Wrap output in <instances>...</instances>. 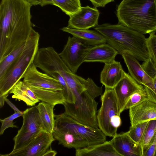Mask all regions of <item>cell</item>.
<instances>
[{
    "label": "cell",
    "mask_w": 156,
    "mask_h": 156,
    "mask_svg": "<svg viewBox=\"0 0 156 156\" xmlns=\"http://www.w3.org/2000/svg\"><path fill=\"white\" fill-rule=\"evenodd\" d=\"M100 12L97 8L89 6L81 7L70 16L67 27L73 29L87 30L98 25Z\"/></svg>",
    "instance_id": "obj_13"
},
{
    "label": "cell",
    "mask_w": 156,
    "mask_h": 156,
    "mask_svg": "<svg viewBox=\"0 0 156 156\" xmlns=\"http://www.w3.org/2000/svg\"><path fill=\"white\" fill-rule=\"evenodd\" d=\"M40 35L33 29L23 51L0 78V95L8 94L13 86L23 78L33 62L39 49Z\"/></svg>",
    "instance_id": "obj_5"
},
{
    "label": "cell",
    "mask_w": 156,
    "mask_h": 156,
    "mask_svg": "<svg viewBox=\"0 0 156 156\" xmlns=\"http://www.w3.org/2000/svg\"><path fill=\"white\" fill-rule=\"evenodd\" d=\"M28 39L27 41L14 49L3 60L0 62V78L4 75L9 67L22 53L27 44Z\"/></svg>",
    "instance_id": "obj_24"
},
{
    "label": "cell",
    "mask_w": 156,
    "mask_h": 156,
    "mask_svg": "<svg viewBox=\"0 0 156 156\" xmlns=\"http://www.w3.org/2000/svg\"><path fill=\"white\" fill-rule=\"evenodd\" d=\"M52 133L58 144L69 148L80 149L104 142L106 136L99 128L82 124L64 112L55 115Z\"/></svg>",
    "instance_id": "obj_2"
},
{
    "label": "cell",
    "mask_w": 156,
    "mask_h": 156,
    "mask_svg": "<svg viewBox=\"0 0 156 156\" xmlns=\"http://www.w3.org/2000/svg\"><path fill=\"white\" fill-rule=\"evenodd\" d=\"M156 130V120L148 121L140 143L143 155L149 146L155 139Z\"/></svg>",
    "instance_id": "obj_25"
},
{
    "label": "cell",
    "mask_w": 156,
    "mask_h": 156,
    "mask_svg": "<svg viewBox=\"0 0 156 156\" xmlns=\"http://www.w3.org/2000/svg\"><path fill=\"white\" fill-rule=\"evenodd\" d=\"M23 113L24 111L20 112L15 111V113L3 119H0L2 124L0 135H2L5 129L8 128H18L16 125H14L15 123L13 122V120L19 117L23 116Z\"/></svg>",
    "instance_id": "obj_31"
},
{
    "label": "cell",
    "mask_w": 156,
    "mask_h": 156,
    "mask_svg": "<svg viewBox=\"0 0 156 156\" xmlns=\"http://www.w3.org/2000/svg\"><path fill=\"white\" fill-rule=\"evenodd\" d=\"M144 87L147 93L148 98L129 109L131 126L156 120V97L147 87Z\"/></svg>",
    "instance_id": "obj_12"
},
{
    "label": "cell",
    "mask_w": 156,
    "mask_h": 156,
    "mask_svg": "<svg viewBox=\"0 0 156 156\" xmlns=\"http://www.w3.org/2000/svg\"><path fill=\"white\" fill-rule=\"evenodd\" d=\"M55 140L52 133L43 130L24 147L1 156H43Z\"/></svg>",
    "instance_id": "obj_11"
},
{
    "label": "cell",
    "mask_w": 156,
    "mask_h": 156,
    "mask_svg": "<svg viewBox=\"0 0 156 156\" xmlns=\"http://www.w3.org/2000/svg\"><path fill=\"white\" fill-rule=\"evenodd\" d=\"M110 140L121 156H143L140 144L133 140L127 132L117 134Z\"/></svg>",
    "instance_id": "obj_16"
},
{
    "label": "cell",
    "mask_w": 156,
    "mask_h": 156,
    "mask_svg": "<svg viewBox=\"0 0 156 156\" xmlns=\"http://www.w3.org/2000/svg\"><path fill=\"white\" fill-rule=\"evenodd\" d=\"M155 138H156V130L155 133Z\"/></svg>",
    "instance_id": "obj_41"
},
{
    "label": "cell",
    "mask_w": 156,
    "mask_h": 156,
    "mask_svg": "<svg viewBox=\"0 0 156 156\" xmlns=\"http://www.w3.org/2000/svg\"><path fill=\"white\" fill-rule=\"evenodd\" d=\"M61 30L72 34L73 36L82 40L87 44L93 46L107 43L104 36L96 30L77 29L68 27H63Z\"/></svg>",
    "instance_id": "obj_21"
},
{
    "label": "cell",
    "mask_w": 156,
    "mask_h": 156,
    "mask_svg": "<svg viewBox=\"0 0 156 156\" xmlns=\"http://www.w3.org/2000/svg\"><path fill=\"white\" fill-rule=\"evenodd\" d=\"M148 88L156 97V76L153 80L152 85L150 87Z\"/></svg>",
    "instance_id": "obj_34"
},
{
    "label": "cell",
    "mask_w": 156,
    "mask_h": 156,
    "mask_svg": "<svg viewBox=\"0 0 156 156\" xmlns=\"http://www.w3.org/2000/svg\"><path fill=\"white\" fill-rule=\"evenodd\" d=\"M113 88L121 114L124 111V108L131 95L137 91L143 89L144 87L125 72L121 79Z\"/></svg>",
    "instance_id": "obj_15"
},
{
    "label": "cell",
    "mask_w": 156,
    "mask_h": 156,
    "mask_svg": "<svg viewBox=\"0 0 156 156\" xmlns=\"http://www.w3.org/2000/svg\"><path fill=\"white\" fill-rule=\"evenodd\" d=\"M148 122L131 126L127 132L129 136L136 142L140 144L144 132Z\"/></svg>",
    "instance_id": "obj_27"
},
{
    "label": "cell",
    "mask_w": 156,
    "mask_h": 156,
    "mask_svg": "<svg viewBox=\"0 0 156 156\" xmlns=\"http://www.w3.org/2000/svg\"><path fill=\"white\" fill-rule=\"evenodd\" d=\"M94 6V7H104L108 3L114 1L115 0H89Z\"/></svg>",
    "instance_id": "obj_33"
},
{
    "label": "cell",
    "mask_w": 156,
    "mask_h": 156,
    "mask_svg": "<svg viewBox=\"0 0 156 156\" xmlns=\"http://www.w3.org/2000/svg\"><path fill=\"white\" fill-rule=\"evenodd\" d=\"M45 71L48 74L56 73L61 75L72 91L74 97L86 90L90 82V78L85 79L72 72L58 53L51 55L47 60Z\"/></svg>",
    "instance_id": "obj_8"
},
{
    "label": "cell",
    "mask_w": 156,
    "mask_h": 156,
    "mask_svg": "<svg viewBox=\"0 0 156 156\" xmlns=\"http://www.w3.org/2000/svg\"><path fill=\"white\" fill-rule=\"evenodd\" d=\"M32 5H41L42 2L41 0H25Z\"/></svg>",
    "instance_id": "obj_37"
},
{
    "label": "cell",
    "mask_w": 156,
    "mask_h": 156,
    "mask_svg": "<svg viewBox=\"0 0 156 156\" xmlns=\"http://www.w3.org/2000/svg\"><path fill=\"white\" fill-rule=\"evenodd\" d=\"M156 149V138L147 148L143 156H154Z\"/></svg>",
    "instance_id": "obj_32"
},
{
    "label": "cell",
    "mask_w": 156,
    "mask_h": 156,
    "mask_svg": "<svg viewBox=\"0 0 156 156\" xmlns=\"http://www.w3.org/2000/svg\"><path fill=\"white\" fill-rule=\"evenodd\" d=\"M125 71L119 62L115 60L105 64L100 81L105 87L113 88L122 77Z\"/></svg>",
    "instance_id": "obj_18"
},
{
    "label": "cell",
    "mask_w": 156,
    "mask_h": 156,
    "mask_svg": "<svg viewBox=\"0 0 156 156\" xmlns=\"http://www.w3.org/2000/svg\"><path fill=\"white\" fill-rule=\"evenodd\" d=\"M148 98L147 93L144 88L133 94L126 103L124 111L129 109L145 100Z\"/></svg>",
    "instance_id": "obj_29"
},
{
    "label": "cell",
    "mask_w": 156,
    "mask_h": 156,
    "mask_svg": "<svg viewBox=\"0 0 156 156\" xmlns=\"http://www.w3.org/2000/svg\"><path fill=\"white\" fill-rule=\"evenodd\" d=\"M154 156H156V151H155V154H154Z\"/></svg>",
    "instance_id": "obj_40"
},
{
    "label": "cell",
    "mask_w": 156,
    "mask_h": 156,
    "mask_svg": "<svg viewBox=\"0 0 156 156\" xmlns=\"http://www.w3.org/2000/svg\"><path fill=\"white\" fill-rule=\"evenodd\" d=\"M27 85L44 88L62 90L59 81L47 73L39 71L34 62L28 67L23 76Z\"/></svg>",
    "instance_id": "obj_14"
},
{
    "label": "cell",
    "mask_w": 156,
    "mask_h": 156,
    "mask_svg": "<svg viewBox=\"0 0 156 156\" xmlns=\"http://www.w3.org/2000/svg\"><path fill=\"white\" fill-rule=\"evenodd\" d=\"M82 40L74 36H69L62 51L59 54L69 69L75 73L83 62L91 48Z\"/></svg>",
    "instance_id": "obj_10"
},
{
    "label": "cell",
    "mask_w": 156,
    "mask_h": 156,
    "mask_svg": "<svg viewBox=\"0 0 156 156\" xmlns=\"http://www.w3.org/2000/svg\"><path fill=\"white\" fill-rule=\"evenodd\" d=\"M101 100V106L97 115L98 127L106 136L113 137L122 123L113 88L105 87Z\"/></svg>",
    "instance_id": "obj_6"
},
{
    "label": "cell",
    "mask_w": 156,
    "mask_h": 156,
    "mask_svg": "<svg viewBox=\"0 0 156 156\" xmlns=\"http://www.w3.org/2000/svg\"><path fill=\"white\" fill-rule=\"evenodd\" d=\"M155 32L150 34L147 38V46L149 57L156 69V35Z\"/></svg>",
    "instance_id": "obj_30"
},
{
    "label": "cell",
    "mask_w": 156,
    "mask_h": 156,
    "mask_svg": "<svg viewBox=\"0 0 156 156\" xmlns=\"http://www.w3.org/2000/svg\"><path fill=\"white\" fill-rule=\"evenodd\" d=\"M5 101L15 111L20 112V111L12 102H11L7 98L5 99Z\"/></svg>",
    "instance_id": "obj_36"
},
{
    "label": "cell",
    "mask_w": 156,
    "mask_h": 156,
    "mask_svg": "<svg viewBox=\"0 0 156 156\" xmlns=\"http://www.w3.org/2000/svg\"><path fill=\"white\" fill-rule=\"evenodd\" d=\"M9 94L4 95H0V107L2 108L4 105L5 101V99L7 98Z\"/></svg>",
    "instance_id": "obj_38"
},
{
    "label": "cell",
    "mask_w": 156,
    "mask_h": 156,
    "mask_svg": "<svg viewBox=\"0 0 156 156\" xmlns=\"http://www.w3.org/2000/svg\"><path fill=\"white\" fill-rule=\"evenodd\" d=\"M54 5L59 8L69 17L81 8L80 0H53Z\"/></svg>",
    "instance_id": "obj_26"
},
{
    "label": "cell",
    "mask_w": 156,
    "mask_h": 156,
    "mask_svg": "<svg viewBox=\"0 0 156 156\" xmlns=\"http://www.w3.org/2000/svg\"><path fill=\"white\" fill-rule=\"evenodd\" d=\"M36 106L44 129L47 132L52 133L55 123L54 113L55 105L41 101Z\"/></svg>",
    "instance_id": "obj_23"
},
{
    "label": "cell",
    "mask_w": 156,
    "mask_h": 156,
    "mask_svg": "<svg viewBox=\"0 0 156 156\" xmlns=\"http://www.w3.org/2000/svg\"><path fill=\"white\" fill-rule=\"evenodd\" d=\"M76 156H121L115 151L111 140L76 149Z\"/></svg>",
    "instance_id": "obj_20"
},
{
    "label": "cell",
    "mask_w": 156,
    "mask_h": 156,
    "mask_svg": "<svg viewBox=\"0 0 156 156\" xmlns=\"http://www.w3.org/2000/svg\"><path fill=\"white\" fill-rule=\"evenodd\" d=\"M22 117L23 125L13 138L14 145L12 151L24 147L41 131L44 130L36 106L27 108L24 111Z\"/></svg>",
    "instance_id": "obj_9"
},
{
    "label": "cell",
    "mask_w": 156,
    "mask_h": 156,
    "mask_svg": "<svg viewBox=\"0 0 156 156\" xmlns=\"http://www.w3.org/2000/svg\"><path fill=\"white\" fill-rule=\"evenodd\" d=\"M25 0H1L0 4V54L7 55L26 41L33 29L30 9Z\"/></svg>",
    "instance_id": "obj_1"
},
{
    "label": "cell",
    "mask_w": 156,
    "mask_h": 156,
    "mask_svg": "<svg viewBox=\"0 0 156 156\" xmlns=\"http://www.w3.org/2000/svg\"></svg>",
    "instance_id": "obj_42"
},
{
    "label": "cell",
    "mask_w": 156,
    "mask_h": 156,
    "mask_svg": "<svg viewBox=\"0 0 156 156\" xmlns=\"http://www.w3.org/2000/svg\"><path fill=\"white\" fill-rule=\"evenodd\" d=\"M116 15L119 24L143 34L156 32V0H122Z\"/></svg>",
    "instance_id": "obj_4"
},
{
    "label": "cell",
    "mask_w": 156,
    "mask_h": 156,
    "mask_svg": "<svg viewBox=\"0 0 156 156\" xmlns=\"http://www.w3.org/2000/svg\"><path fill=\"white\" fill-rule=\"evenodd\" d=\"M74 104L66 102L64 112L79 122L94 128H98L97 118L98 103L86 90L75 97Z\"/></svg>",
    "instance_id": "obj_7"
},
{
    "label": "cell",
    "mask_w": 156,
    "mask_h": 156,
    "mask_svg": "<svg viewBox=\"0 0 156 156\" xmlns=\"http://www.w3.org/2000/svg\"><path fill=\"white\" fill-rule=\"evenodd\" d=\"M122 55L130 75L139 84L150 87L152 85L153 80L147 75L138 60L130 55L123 54Z\"/></svg>",
    "instance_id": "obj_19"
},
{
    "label": "cell",
    "mask_w": 156,
    "mask_h": 156,
    "mask_svg": "<svg viewBox=\"0 0 156 156\" xmlns=\"http://www.w3.org/2000/svg\"><path fill=\"white\" fill-rule=\"evenodd\" d=\"M49 75L58 80L63 88V92L66 102L69 104H74L75 98L73 93L63 77L56 73H50Z\"/></svg>",
    "instance_id": "obj_28"
},
{
    "label": "cell",
    "mask_w": 156,
    "mask_h": 156,
    "mask_svg": "<svg viewBox=\"0 0 156 156\" xmlns=\"http://www.w3.org/2000/svg\"><path fill=\"white\" fill-rule=\"evenodd\" d=\"M118 52L107 43L92 46L85 59L84 62H99L105 64L115 60Z\"/></svg>",
    "instance_id": "obj_17"
},
{
    "label": "cell",
    "mask_w": 156,
    "mask_h": 156,
    "mask_svg": "<svg viewBox=\"0 0 156 156\" xmlns=\"http://www.w3.org/2000/svg\"><path fill=\"white\" fill-rule=\"evenodd\" d=\"M57 154L56 151L53 150L51 146L49 149L46 152L43 156H55Z\"/></svg>",
    "instance_id": "obj_35"
},
{
    "label": "cell",
    "mask_w": 156,
    "mask_h": 156,
    "mask_svg": "<svg viewBox=\"0 0 156 156\" xmlns=\"http://www.w3.org/2000/svg\"><path fill=\"white\" fill-rule=\"evenodd\" d=\"M94 29L104 36L107 43L119 54L130 55L143 62L149 58L147 38L141 33L119 23H105Z\"/></svg>",
    "instance_id": "obj_3"
},
{
    "label": "cell",
    "mask_w": 156,
    "mask_h": 156,
    "mask_svg": "<svg viewBox=\"0 0 156 156\" xmlns=\"http://www.w3.org/2000/svg\"><path fill=\"white\" fill-rule=\"evenodd\" d=\"M42 3L41 6H43L48 5H54V3L53 0H41Z\"/></svg>",
    "instance_id": "obj_39"
},
{
    "label": "cell",
    "mask_w": 156,
    "mask_h": 156,
    "mask_svg": "<svg viewBox=\"0 0 156 156\" xmlns=\"http://www.w3.org/2000/svg\"><path fill=\"white\" fill-rule=\"evenodd\" d=\"M12 98L19 101H23L28 106H33L39 102L34 92L23 81L20 80L16 83L10 90Z\"/></svg>",
    "instance_id": "obj_22"
}]
</instances>
